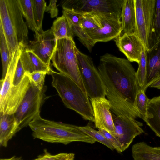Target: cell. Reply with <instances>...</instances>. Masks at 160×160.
Instances as JSON below:
<instances>
[{
    "label": "cell",
    "mask_w": 160,
    "mask_h": 160,
    "mask_svg": "<svg viewBox=\"0 0 160 160\" xmlns=\"http://www.w3.org/2000/svg\"><path fill=\"white\" fill-rule=\"evenodd\" d=\"M98 69L114 114L142 119L135 108L137 95L140 88L131 62L107 53L101 57Z\"/></svg>",
    "instance_id": "6da1fadb"
},
{
    "label": "cell",
    "mask_w": 160,
    "mask_h": 160,
    "mask_svg": "<svg viewBox=\"0 0 160 160\" xmlns=\"http://www.w3.org/2000/svg\"><path fill=\"white\" fill-rule=\"evenodd\" d=\"M34 138L52 143L68 144L74 142L93 144L96 142L79 126L47 120L38 115L29 124Z\"/></svg>",
    "instance_id": "7a4b0ae2"
},
{
    "label": "cell",
    "mask_w": 160,
    "mask_h": 160,
    "mask_svg": "<svg viewBox=\"0 0 160 160\" xmlns=\"http://www.w3.org/2000/svg\"><path fill=\"white\" fill-rule=\"evenodd\" d=\"M0 18L11 58L20 44H28V28L17 0H0Z\"/></svg>",
    "instance_id": "3957f363"
},
{
    "label": "cell",
    "mask_w": 160,
    "mask_h": 160,
    "mask_svg": "<svg viewBox=\"0 0 160 160\" xmlns=\"http://www.w3.org/2000/svg\"><path fill=\"white\" fill-rule=\"evenodd\" d=\"M52 84L65 105L80 114L85 120L94 122L93 112L89 97L71 79L51 70Z\"/></svg>",
    "instance_id": "277c9868"
},
{
    "label": "cell",
    "mask_w": 160,
    "mask_h": 160,
    "mask_svg": "<svg viewBox=\"0 0 160 160\" xmlns=\"http://www.w3.org/2000/svg\"><path fill=\"white\" fill-rule=\"evenodd\" d=\"M74 40L62 39L57 40L56 46L52 57L53 66L59 72L74 82L87 93L80 72Z\"/></svg>",
    "instance_id": "5b68a950"
},
{
    "label": "cell",
    "mask_w": 160,
    "mask_h": 160,
    "mask_svg": "<svg viewBox=\"0 0 160 160\" xmlns=\"http://www.w3.org/2000/svg\"><path fill=\"white\" fill-rule=\"evenodd\" d=\"M75 52L81 75L89 98H105V88L92 58L77 47Z\"/></svg>",
    "instance_id": "8992f818"
},
{
    "label": "cell",
    "mask_w": 160,
    "mask_h": 160,
    "mask_svg": "<svg viewBox=\"0 0 160 160\" xmlns=\"http://www.w3.org/2000/svg\"><path fill=\"white\" fill-rule=\"evenodd\" d=\"M157 0H134L136 20L134 32L149 51L150 40L155 18Z\"/></svg>",
    "instance_id": "52a82bcc"
},
{
    "label": "cell",
    "mask_w": 160,
    "mask_h": 160,
    "mask_svg": "<svg viewBox=\"0 0 160 160\" xmlns=\"http://www.w3.org/2000/svg\"><path fill=\"white\" fill-rule=\"evenodd\" d=\"M31 80V79H30ZM45 88L39 89L31 80L29 87L20 105L13 114L19 131L40 114L44 98Z\"/></svg>",
    "instance_id": "ba28073f"
},
{
    "label": "cell",
    "mask_w": 160,
    "mask_h": 160,
    "mask_svg": "<svg viewBox=\"0 0 160 160\" xmlns=\"http://www.w3.org/2000/svg\"><path fill=\"white\" fill-rule=\"evenodd\" d=\"M123 0H64L61 2L63 9L80 14L105 13L121 17Z\"/></svg>",
    "instance_id": "9c48e42d"
},
{
    "label": "cell",
    "mask_w": 160,
    "mask_h": 160,
    "mask_svg": "<svg viewBox=\"0 0 160 160\" xmlns=\"http://www.w3.org/2000/svg\"><path fill=\"white\" fill-rule=\"evenodd\" d=\"M93 13L102 25L100 28L85 31L93 46L98 42H107L120 35L122 29L120 16L110 13Z\"/></svg>",
    "instance_id": "30bf717a"
},
{
    "label": "cell",
    "mask_w": 160,
    "mask_h": 160,
    "mask_svg": "<svg viewBox=\"0 0 160 160\" xmlns=\"http://www.w3.org/2000/svg\"><path fill=\"white\" fill-rule=\"evenodd\" d=\"M112 115L115 127L113 136L120 142L123 152L129 147L137 136L144 132L141 128L143 124L133 118L117 116L113 113Z\"/></svg>",
    "instance_id": "8fae6325"
},
{
    "label": "cell",
    "mask_w": 160,
    "mask_h": 160,
    "mask_svg": "<svg viewBox=\"0 0 160 160\" xmlns=\"http://www.w3.org/2000/svg\"><path fill=\"white\" fill-rule=\"evenodd\" d=\"M89 99L93 111L95 127L98 130L103 129L113 135L115 127L109 101L105 98Z\"/></svg>",
    "instance_id": "7c38bea8"
},
{
    "label": "cell",
    "mask_w": 160,
    "mask_h": 160,
    "mask_svg": "<svg viewBox=\"0 0 160 160\" xmlns=\"http://www.w3.org/2000/svg\"><path fill=\"white\" fill-rule=\"evenodd\" d=\"M31 80L25 73L21 82L18 85H13L6 97L0 103V115L13 114L22 102L29 87Z\"/></svg>",
    "instance_id": "4fadbf2b"
},
{
    "label": "cell",
    "mask_w": 160,
    "mask_h": 160,
    "mask_svg": "<svg viewBox=\"0 0 160 160\" xmlns=\"http://www.w3.org/2000/svg\"><path fill=\"white\" fill-rule=\"evenodd\" d=\"M27 48L31 50L42 61L50 66V60L55 49L57 40L51 29L43 31Z\"/></svg>",
    "instance_id": "5bb4252c"
},
{
    "label": "cell",
    "mask_w": 160,
    "mask_h": 160,
    "mask_svg": "<svg viewBox=\"0 0 160 160\" xmlns=\"http://www.w3.org/2000/svg\"><path fill=\"white\" fill-rule=\"evenodd\" d=\"M119 50L131 62H139L144 46L138 37L134 33H124L115 39Z\"/></svg>",
    "instance_id": "9a60e30c"
},
{
    "label": "cell",
    "mask_w": 160,
    "mask_h": 160,
    "mask_svg": "<svg viewBox=\"0 0 160 160\" xmlns=\"http://www.w3.org/2000/svg\"><path fill=\"white\" fill-rule=\"evenodd\" d=\"M62 13L68 20L75 35L78 37L80 42L91 52L93 46L87 33L82 28V14L65 9H63Z\"/></svg>",
    "instance_id": "2e32d148"
},
{
    "label": "cell",
    "mask_w": 160,
    "mask_h": 160,
    "mask_svg": "<svg viewBox=\"0 0 160 160\" xmlns=\"http://www.w3.org/2000/svg\"><path fill=\"white\" fill-rule=\"evenodd\" d=\"M20 59L26 73L42 71L50 75L52 70L50 66L44 63L31 50L27 47L22 53Z\"/></svg>",
    "instance_id": "e0dca14e"
},
{
    "label": "cell",
    "mask_w": 160,
    "mask_h": 160,
    "mask_svg": "<svg viewBox=\"0 0 160 160\" xmlns=\"http://www.w3.org/2000/svg\"><path fill=\"white\" fill-rule=\"evenodd\" d=\"M147 75L145 89L160 79V43L147 53Z\"/></svg>",
    "instance_id": "ac0fdd59"
},
{
    "label": "cell",
    "mask_w": 160,
    "mask_h": 160,
    "mask_svg": "<svg viewBox=\"0 0 160 160\" xmlns=\"http://www.w3.org/2000/svg\"><path fill=\"white\" fill-rule=\"evenodd\" d=\"M19 131L14 114L0 115V145L6 147L8 141Z\"/></svg>",
    "instance_id": "d6986e66"
},
{
    "label": "cell",
    "mask_w": 160,
    "mask_h": 160,
    "mask_svg": "<svg viewBox=\"0 0 160 160\" xmlns=\"http://www.w3.org/2000/svg\"><path fill=\"white\" fill-rule=\"evenodd\" d=\"M142 119L160 138V96L149 99L147 114Z\"/></svg>",
    "instance_id": "ffe728a7"
},
{
    "label": "cell",
    "mask_w": 160,
    "mask_h": 160,
    "mask_svg": "<svg viewBox=\"0 0 160 160\" xmlns=\"http://www.w3.org/2000/svg\"><path fill=\"white\" fill-rule=\"evenodd\" d=\"M121 19L124 33L134 32L136 20L134 0H123L122 6Z\"/></svg>",
    "instance_id": "44dd1931"
},
{
    "label": "cell",
    "mask_w": 160,
    "mask_h": 160,
    "mask_svg": "<svg viewBox=\"0 0 160 160\" xmlns=\"http://www.w3.org/2000/svg\"><path fill=\"white\" fill-rule=\"evenodd\" d=\"M132 153L134 160H160V147H151L144 142L133 145Z\"/></svg>",
    "instance_id": "7402d4cb"
},
{
    "label": "cell",
    "mask_w": 160,
    "mask_h": 160,
    "mask_svg": "<svg viewBox=\"0 0 160 160\" xmlns=\"http://www.w3.org/2000/svg\"><path fill=\"white\" fill-rule=\"evenodd\" d=\"M51 29L57 40L62 39L74 40V34L68 20L63 15L53 22Z\"/></svg>",
    "instance_id": "603a6c76"
},
{
    "label": "cell",
    "mask_w": 160,
    "mask_h": 160,
    "mask_svg": "<svg viewBox=\"0 0 160 160\" xmlns=\"http://www.w3.org/2000/svg\"><path fill=\"white\" fill-rule=\"evenodd\" d=\"M22 16L26 19L29 28L35 33V37L42 32L35 21L32 0H17Z\"/></svg>",
    "instance_id": "cb8c5ba5"
},
{
    "label": "cell",
    "mask_w": 160,
    "mask_h": 160,
    "mask_svg": "<svg viewBox=\"0 0 160 160\" xmlns=\"http://www.w3.org/2000/svg\"><path fill=\"white\" fill-rule=\"evenodd\" d=\"M0 50L2 64V79H4L11 59L9 50L2 28L0 25Z\"/></svg>",
    "instance_id": "d4e9b609"
},
{
    "label": "cell",
    "mask_w": 160,
    "mask_h": 160,
    "mask_svg": "<svg viewBox=\"0 0 160 160\" xmlns=\"http://www.w3.org/2000/svg\"><path fill=\"white\" fill-rule=\"evenodd\" d=\"M160 43V0H157L155 18L150 40L149 51Z\"/></svg>",
    "instance_id": "484cf974"
},
{
    "label": "cell",
    "mask_w": 160,
    "mask_h": 160,
    "mask_svg": "<svg viewBox=\"0 0 160 160\" xmlns=\"http://www.w3.org/2000/svg\"><path fill=\"white\" fill-rule=\"evenodd\" d=\"M147 51L143 48L140 61L138 63V67L136 72L138 84L140 88L145 91L147 75Z\"/></svg>",
    "instance_id": "4316f807"
},
{
    "label": "cell",
    "mask_w": 160,
    "mask_h": 160,
    "mask_svg": "<svg viewBox=\"0 0 160 160\" xmlns=\"http://www.w3.org/2000/svg\"><path fill=\"white\" fill-rule=\"evenodd\" d=\"M34 18L36 24L40 31H44L42 28L44 14L47 6L44 0H32Z\"/></svg>",
    "instance_id": "83f0119b"
},
{
    "label": "cell",
    "mask_w": 160,
    "mask_h": 160,
    "mask_svg": "<svg viewBox=\"0 0 160 160\" xmlns=\"http://www.w3.org/2000/svg\"><path fill=\"white\" fill-rule=\"evenodd\" d=\"M79 127L82 131L93 138L95 142L102 144L111 150L115 149L113 145L99 131L96 130L88 125L85 126H79Z\"/></svg>",
    "instance_id": "f1b7e54d"
},
{
    "label": "cell",
    "mask_w": 160,
    "mask_h": 160,
    "mask_svg": "<svg viewBox=\"0 0 160 160\" xmlns=\"http://www.w3.org/2000/svg\"><path fill=\"white\" fill-rule=\"evenodd\" d=\"M81 26L83 30L85 32L100 28L102 25L99 20L94 13H86L81 14Z\"/></svg>",
    "instance_id": "f546056e"
},
{
    "label": "cell",
    "mask_w": 160,
    "mask_h": 160,
    "mask_svg": "<svg viewBox=\"0 0 160 160\" xmlns=\"http://www.w3.org/2000/svg\"><path fill=\"white\" fill-rule=\"evenodd\" d=\"M149 100L145 94V91L140 88L137 95L135 106L136 108L142 116V118L147 114Z\"/></svg>",
    "instance_id": "4dcf8cb0"
},
{
    "label": "cell",
    "mask_w": 160,
    "mask_h": 160,
    "mask_svg": "<svg viewBox=\"0 0 160 160\" xmlns=\"http://www.w3.org/2000/svg\"><path fill=\"white\" fill-rule=\"evenodd\" d=\"M26 74L39 89L42 90L45 88V78L46 75L47 74L46 72L38 71L31 73Z\"/></svg>",
    "instance_id": "1f68e13d"
},
{
    "label": "cell",
    "mask_w": 160,
    "mask_h": 160,
    "mask_svg": "<svg viewBox=\"0 0 160 160\" xmlns=\"http://www.w3.org/2000/svg\"><path fill=\"white\" fill-rule=\"evenodd\" d=\"M25 72L20 59H19L14 73L12 85L16 86L22 81L25 75Z\"/></svg>",
    "instance_id": "d6a6232c"
},
{
    "label": "cell",
    "mask_w": 160,
    "mask_h": 160,
    "mask_svg": "<svg viewBox=\"0 0 160 160\" xmlns=\"http://www.w3.org/2000/svg\"><path fill=\"white\" fill-rule=\"evenodd\" d=\"M68 153H60L52 155L48 152L47 149L44 150V153L39 155L38 158L33 160H61Z\"/></svg>",
    "instance_id": "836d02e7"
},
{
    "label": "cell",
    "mask_w": 160,
    "mask_h": 160,
    "mask_svg": "<svg viewBox=\"0 0 160 160\" xmlns=\"http://www.w3.org/2000/svg\"><path fill=\"white\" fill-rule=\"evenodd\" d=\"M109 142L113 145L115 149L118 152H122V146L117 139L113 135L103 129L99 130Z\"/></svg>",
    "instance_id": "e575fe53"
},
{
    "label": "cell",
    "mask_w": 160,
    "mask_h": 160,
    "mask_svg": "<svg viewBox=\"0 0 160 160\" xmlns=\"http://www.w3.org/2000/svg\"><path fill=\"white\" fill-rule=\"evenodd\" d=\"M57 0H51L45 9V12L50 14L51 18H53L56 17L58 15V10L56 5Z\"/></svg>",
    "instance_id": "d590c367"
},
{
    "label": "cell",
    "mask_w": 160,
    "mask_h": 160,
    "mask_svg": "<svg viewBox=\"0 0 160 160\" xmlns=\"http://www.w3.org/2000/svg\"><path fill=\"white\" fill-rule=\"evenodd\" d=\"M75 154L72 153H68L61 160H74Z\"/></svg>",
    "instance_id": "8d00e7d4"
},
{
    "label": "cell",
    "mask_w": 160,
    "mask_h": 160,
    "mask_svg": "<svg viewBox=\"0 0 160 160\" xmlns=\"http://www.w3.org/2000/svg\"><path fill=\"white\" fill-rule=\"evenodd\" d=\"M149 87L156 88L160 90V79L153 83Z\"/></svg>",
    "instance_id": "74e56055"
},
{
    "label": "cell",
    "mask_w": 160,
    "mask_h": 160,
    "mask_svg": "<svg viewBox=\"0 0 160 160\" xmlns=\"http://www.w3.org/2000/svg\"><path fill=\"white\" fill-rule=\"evenodd\" d=\"M0 160H23L21 157H17L14 156L8 158L1 159Z\"/></svg>",
    "instance_id": "f35d334b"
}]
</instances>
